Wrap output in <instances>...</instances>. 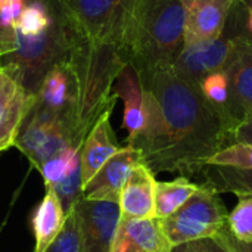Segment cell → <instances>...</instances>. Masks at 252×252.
Masks as SVG:
<instances>
[{"mask_svg":"<svg viewBox=\"0 0 252 252\" xmlns=\"http://www.w3.org/2000/svg\"><path fill=\"white\" fill-rule=\"evenodd\" d=\"M145 96V126L127 145L136 148L154 174L199 176L210 158L232 145L219 112L199 86L171 66L137 74Z\"/></svg>","mask_w":252,"mask_h":252,"instance_id":"6da1fadb","label":"cell"},{"mask_svg":"<svg viewBox=\"0 0 252 252\" xmlns=\"http://www.w3.org/2000/svg\"><path fill=\"white\" fill-rule=\"evenodd\" d=\"M182 0H133L123 55L137 74L171 66L183 47Z\"/></svg>","mask_w":252,"mask_h":252,"instance_id":"7a4b0ae2","label":"cell"},{"mask_svg":"<svg viewBox=\"0 0 252 252\" xmlns=\"http://www.w3.org/2000/svg\"><path fill=\"white\" fill-rule=\"evenodd\" d=\"M44 1L53 16L50 27L34 37H25L16 32V49L0 58V68L31 96H35L46 74L63 61L77 40L81 38L69 27L61 12L49 0Z\"/></svg>","mask_w":252,"mask_h":252,"instance_id":"3957f363","label":"cell"},{"mask_svg":"<svg viewBox=\"0 0 252 252\" xmlns=\"http://www.w3.org/2000/svg\"><path fill=\"white\" fill-rule=\"evenodd\" d=\"M69 27L93 46L124 49L133 0H49ZM124 56V55H123Z\"/></svg>","mask_w":252,"mask_h":252,"instance_id":"277c9868","label":"cell"},{"mask_svg":"<svg viewBox=\"0 0 252 252\" xmlns=\"http://www.w3.org/2000/svg\"><path fill=\"white\" fill-rule=\"evenodd\" d=\"M242 35H248L245 31V6L242 0H236L224 31L216 38L183 46L171 63V69L185 81L199 86L208 74L226 68Z\"/></svg>","mask_w":252,"mask_h":252,"instance_id":"5b68a950","label":"cell"},{"mask_svg":"<svg viewBox=\"0 0 252 252\" xmlns=\"http://www.w3.org/2000/svg\"><path fill=\"white\" fill-rule=\"evenodd\" d=\"M227 216L219 193L199 185V189L183 207L159 220L168 242L171 247H177L217 236L227 226Z\"/></svg>","mask_w":252,"mask_h":252,"instance_id":"8992f818","label":"cell"},{"mask_svg":"<svg viewBox=\"0 0 252 252\" xmlns=\"http://www.w3.org/2000/svg\"><path fill=\"white\" fill-rule=\"evenodd\" d=\"M224 72L229 83V99L223 126L230 142L236 143L241 131L252 126V37H239Z\"/></svg>","mask_w":252,"mask_h":252,"instance_id":"52a82bcc","label":"cell"},{"mask_svg":"<svg viewBox=\"0 0 252 252\" xmlns=\"http://www.w3.org/2000/svg\"><path fill=\"white\" fill-rule=\"evenodd\" d=\"M77 219L80 252H111L121 220L117 202L81 196L72 207Z\"/></svg>","mask_w":252,"mask_h":252,"instance_id":"ba28073f","label":"cell"},{"mask_svg":"<svg viewBox=\"0 0 252 252\" xmlns=\"http://www.w3.org/2000/svg\"><path fill=\"white\" fill-rule=\"evenodd\" d=\"M81 146L83 142L65 126L32 115L25 117L15 142V148H18L37 170L61 151Z\"/></svg>","mask_w":252,"mask_h":252,"instance_id":"9c48e42d","label":"cell"},{"mask_svg":"<svg viewBox=\"0 0 252 252\" xmlns=\"http://www.w3.org/2000/svg\"><path fill=\"white\" fill-rule=\"evenodd\" d=\"M185 7L183 46L219 37L236 0H182Z\"/></svg>","mask_w":252,"mask_h":252,"instance_id":"30bf717a","label":"cell"},{"mask_svg":"<svg viewBox=\"0 0 252 252\" xmlns=\"http://www.w3.org/2000/svg\"><path fill=\"white\" fill-rule=\"evenodd\" d=\"M139 164H145L142 154L133 146H121V149L114 154L84 186L83 196L92 201L118 204L121 189L130 171Z\"/></svg>","mask_w":252,"mask_h":252,"instance_id":"8fae6325","label":"cell"},{"mask_svg":"<svg viewBox=\"0 0 252 252\" xmlns=\"http://www.w3.org/2000/svg\"><path fill=\"white\" fill-rule=\"evenodd\" d=\"M34 96L0 68V152L15 146Z\"/></svg>","mask_w":252,"mask_h":252,"instance_id":"7c38bea8","label":"cell"},{"mask_svg":"<svg viewBox=\"0 0 252 252\" xmlns=\"http://www.w3.org/2000/svg\"><path fill=\"white\" fill-rule=\"evenodd\" d=\"M171 248L159 219H127L121 216L111 252H170Z\"/></svg>","mask_w":252,"mask_h":252,"instance_id":"4fadbf2b","label":"cell"},{"mask_svg":"<svg viewBox=\"0 0 252 252\" xmlns=\"http://www.w3.org/2000/svg\"><path fill=\"white\" fill-rule=\"evenodd\" d=\"M111 114L112 109L103 112L83 142L80 155L83 189L90 182V179L99 171V168L121 149L111 126Z\"/></svg>","mask_w":252,"mask_h":252,"instance_id":"5bb4252c","label":"cell"},{"mask_svg":"<svg viewBox=\"0 0 252 252\" xmlns=\"http://www.w3.org/2000/svg\"><path fill=\"white\" fill-rule=\"evenodd\" d=\"M155 174L146 164L136 165L120 195L121 216L127 219H154L155 217Z\"/></svg>","mask_w":252,"mask_h":252,"instance_id":"9a60e30c","label":"cell"},{"mask_svg":"<svg viewBox=\"0 0 252 252\" xmlns=\"http://www.w3.org/2000/svg\"><path fill=\"white\" fill-rule=\"evenodd\" d=\"M112 92L124 102L123 126L127 130V143L131 142L145 126V96L140 78L131 65H127L114 83Z\"/></svg>","mask_w":252,"mask_h":252,"instance_id":"2e32d148","label":"cell"},{"mask_svg":"<svg viewBox=\"0 0 252 252\" xmlns=\"http://www.w3.org/2000/svg\"><path fill=\"white\" fill-rule=\"evenodd\" d=\"M66 221V213L62 207L53 188L46 186V193L37 205L32 216V233H34V251L46 252L56 241Z\"/></svg>","mask_w":252,"mask_h":252,"instance_id":"e0dca14e","label":"cell"},{"mask_svg":"<svg viewBox=\"0 0 252 252\" xmlns=\"http://www.w3.org/2000/svg\"><path fill=\"white\" fill-rule=\"evenodd\" d=\"M199 176L204 177L201 185L217 193L252 195V170L208 165Z\"/></svg>","mask_w":252,"mask_h":252,"instance_id":"ac0fdd59","label":"cell"},{"mask_svg":"<svg viewBox=\"0 0 252 252\" xmlns=\"http://www.w3.org/2000/svg\"><path fill=\"white\" fill-rule=\"evenodd\" d=\"M199 189V185L180 176L170 182H157L155 185V217L167 219L183 207Z\"/></svg>","mask_w":252,"mask_h":252,"instance_id":"d6986e66","label":"cell"},{"mask_svg":"<svg viewBox=\"0 0 252 252\" xmlns=\"http://www.w3.org/2000/svg\"><path fill=\"white\" fill-rule=\"evenodd\" d=\"M52 10L44 0H27V6L15 25L19 35L34 37L44 32L52 24Z\"/></svg>","mask_w":252,"mask_h":252,"instance_id":"ffe728a7","label":"cell"},{"mask_svg":"<svg viewBox=\"0 0 252 252\" xmlns=\"http://www.w3.org/2000/svg\"><path fill=\"white\" fill-rule=\"evenodd\" d=\"M81 151L71 164V167L66 170V173L50 188L56 192L58 198L62 202V207L65 213L68 214L75 202L83 196V182H81Z\"/></svg>","mask_w":252,"mask_h":252,"instance_id":"44dd1931","label":"cell"},{"mask_svg":"<svg viewBox=\"0 0 252 252\" xmlns=\"http://www.w3.org/2000/svg\"><path fill=\"white\" fill-rule=\"evenodd\" d=\"M227 229L238 241L252 244V195H238V204L227 216Z\"/></svg>","mask_w":252,"mask_h":252,"instance_id":"7402d4cb","label":"cell"},{"mask_svg":"<svg viewBox=\"0 0 252 252\" xmlns=\"http://www.w3.org/2000/svg\"><path fill=\"white\" fill-rule=\"evenodd\" d=\"M199 90L202 96L205 97V100L219 112L221 123H223V115H224L227 99H229V83H227V75L224 69L208 74L199 83Z\"/></svg>","mask_w":252,"mask_h":252,"instance_id":"603a6c76","label":"cell"},{"mask_svg":"<svg viewBox=\"0 0 252 252\" xmlns=\"http://www.w3.org/2000/svg\"><path fill=\"white\" fill-rule=\"evenodd\" d=\"M80 151L81 148H68L52 157L49 161H46L38 170L44 179V186H53L66 173V170L71 167Z\"/></svg>","mask_w":252,"mask_h":252,"instance_id":"cb8c5ba5","label":"cell"},{"mask_svg":"<svg viewBox=\"0 0 252 252\" xmlns=\"http://www.w3.org/2000/svg\"><path fill=\"white\" fill-rule=\"evenodd\" d=\"M46 252H80L78 247V232H77V219L74 210L66 214V221L56 238V241L47 248Z\"/></svg>","mask_w":252,"mask_h":252,"instance_id":"d4e9b609","label":"cell"},{"mask_svg":"<svg viewBox=\"0 0 252 252\" xmlns=\"http://www.w3.org/2000/svg\"><path fill=\"white\" fill-rule=\"evenodd\" d=\"M25 6L27 0H0V24L6 28H15Z\"/></svg>","mask_w":252,"mask_h":252,"instance_id":"484cf974","label":"cell"},{"mask_svg":"<svg viewBox=\"0 0 252 252\" xmlns=\"http://www.w3.org/2000/svg\"><path fill=\"white\" fill-rule=\"evenodd\" d=\"M213 239H216L227 252H252V244L238 241L227 229V226Z\"/></svg>","mask_w":252,"mask_h":252,"instance_id":"4316f807","label":"cell"},{"mask_svg":"<svg viewBox=\"0 0 252 252\" xmlns=\"http://www.w3.org/2000/svg\"><path fill=\"white\" fill-rule=\"evenodd\" d=\"M16 49L15 28H6L0 24V58Z\"/></svg>","mask_w":252,"mask_h":252,"instance_id":"83f0119b","label":"cell"},{"mask_svg":"<svg viewBox=\"0 0 252 252\" xmlns=\"http://www.w3.org/2000/svg\"><path fill=\"white\" fill-rule=\"evenodd\" d=\"M170 252H211V248L208 245V239H201L173 247Z\"/></svg>","mask_w":252,"mask_h":252,"instance_id":"f1b7e54d","label":"cell"},{"mask_svg":"<svg viewBox=\"0 0 252 252\" xmlns=\"http://www.w3.org/2000/svg\"><path fill=\"white\" fill-rule=\"evenodd\" d=\"M245 6V31L252 37V0H242Z\"/></svg>","mask_w":252,"mask_h":252,"instance_id":"f546056e","label":"cell"},{"mask_svg":"<svg viewBox=\"0 0 252 252\" xmlns=\"http://www.w3.org/2000/svg\"><path fill=\"white\" fill-rule=\"evenodd\" d=\"M208 245H210V248H211V252H227L216 239H208Z\"/></svg>","mask_w":252,"mask_h":252,"instance_id":"4dcf8cb0","label":"cell"},{"mask_svg":"<svg viewBox=\"0 0 252 252\" xmlns=\"http://www.w3.org/2000/svg\"><path fill=\"white\" fill-rule=\"evenodd\" d=\"M244 130H252V126H250V127H247V128H244ZM244 130H242V131H244ZM242 131H241V133H242Z\"/></svg>","mask_w":252,"mask_h":252,"instance_id":"1f68e13d","label":"cell"}]
</instances>
